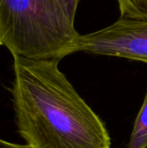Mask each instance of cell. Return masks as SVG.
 Returning <instances> with one entry per match:
<instances>
[{"label":"cell","instance_id":"6da1fadb","mask_svg":"<svg viewBox=\"0 0 147 148\" xmlns=\"http://www.w3.org/2000/svg\"><path fill=\"white\" fill-rule=\"evenodd\" d=\"M59 62L13 56L11 92L20 136L30 148H111L104 122Z\"/></svg>","mask_w":147,"mask_h":148},{"label":"cell","instance_id":"7a4b0ae2","mask_svg":"<svg viewBox=\"0 0 147 148\" xmlns=\"http://www.w3.org/2000/svg\"><path fill=\"white\" fill-rule=\"evenodd\" d=\"M79 36L59 0H0V41L12 56L61 61Z\"/></svg>","mask_w":147,"mask_h":148},{"label":"cell","instance_id":"3957f363","mask_svg":"<svg viewBox=\"0 0 147 148\" xmlns=\"http://www.w3.org/2000/svg\"><path fill=\"white\" fill-rule=\"evenodd\" d=\"M80 51L147 63V19L120 16L106 28L80 35L76 52Z\"/></svg>","mask_w":147,"mask_h":148},{"label":"cell","instance_id":"277c9868","mask_svg":"<svg viewBox=\"0 0 147 148\" xmlns=\"http://www.w3.org/2000/svg\"><path fill=\"white\" fill-rule=\"evenodd\" d=\"M127 148H147V91L136 117Z\"/></svg>","mask_w":147,"mask_h":148},{"label":"cell","instance_id":"5b68a950","mask_svg":"<svg viewBox=\"0 0 147 148\" xmlns=\"http://www.w3.org/2000/svg\"><path fill=\"white\" fill-rule=\"evenodd\" d=\"M120 16L147 19V0H117Z\"/></svg>","mask_w":147,"mask_h":148},{"label":"cell","instance_id":"8992f818","mask_svg":"<svg viewBox=\"0 0 147 148\" xmlns=\"http://www.w3.org/2000/svg\"><path fill=\"white\" fill-rule=\"evenodd\" d=\"M59 2L67 17L72 23H74L75 14H76V10H77L80 0H59Z\"/></svg>","mask_w":147,"mask_h":148},{"label":"cell","instance_id":"52a82bcc","mask_svg":"<svg viewBox=\"0 0 147 148\" xmlns=\"http://www.w3.org/2000/svg\"><path fill=\"white\" fill-rule=\"evenodd\" d=\"M0 148H30L28 145H20L5 141L0 139Z\"/></svg>","mask_w":147,"mask_h":148},{"label":"cell","instance_id":"ba28073f","mask_svg":"<svg viewBox=\"0 0 147 148\" xmlns=\"http://www.w3.org/2000/svg\"><path fill=\"white\" fill-rule=\"evenodd\" d=\"M0 45H2V42H1V41H0Z\"/></svg>","mask_w":147,"mask_h":148}]
</instances>
